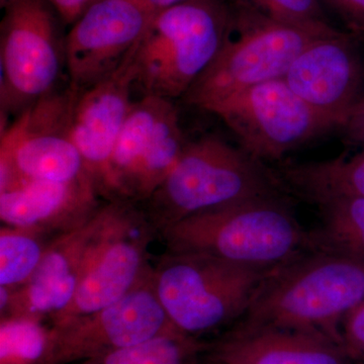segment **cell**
Wrapping results in <instances>:
<instances>
[{
  "instance_id": "6da1fadb",
  "label": "cell",
  "mask_w": 364,
  "mask_h": 364,
  "mask_svg": "<svg viewBox=\"0 0 364 364\" xmlns=\"http://www.w3.org/2000/svg\"><path fill=\"white\" fill-rule=\"evenodd\" d=\"M363 299L364 262L310 251L264 280L239 324L320 335L341 348L345 316Z\"/></svg>"
},
{
  "instance_id": "7a4b0ae2",
  "label": "cell",
  "mask_w": 364,
  "mask_h": 364,
  "mask_svg": "<svg viewBox=\"0 0 364 364\" xmlns=\"http://www.w3.org/2000/svg\"><path fill=\"white\" fill-rule=\"evenodd\" d=\"M277 172L217 136L186 142L168 176L145 202L159 234L186 218L256 198L284 196Z\"/></svg>"
},
{
  "instance_id": "3957f363",
  "label": "cell",
  "mask_w": 364,
  "mask_h": 364,
  "mask_svg": "<svg viewBox=\"0 0 364 364\" xmlns=\"http://www.w3.org/2000/svg\"><path fill=\"white\" fill-rule=\"evenodd\" d=\"M169 252L200 253L255 267H275L309 249L284 196L256 198L186 218L159 234Z\"/></svg>"
},
{
  "instance_id": "277c9868",
  "label": "cell",
  "mask_w": 364,
  "mask_h": 364,
  "mask_svg": "<svg viewBox=\"0 0 364 364\" xmlns=\"http://www.w3.org/2000/svg\"><path fill=\"white\" fill-rule=\"evenodd\" d=\"M229 2L231 14L221 51L181 98L203 111L252 86L284 78L306 46L339 31L289 25L241 2Z\"/></svg>"
},
{
  "instance_id": "5b68a950",
  "label": "cell",
  "mask_w": 364,
  "mask_h": 364,
  "mask_svg": "<svg viewBox=\"0 0 364 364\" xmlns=\"http://www.w3.org/2000/svg\"><path fill=\"white\" fill-rule=\"evenodd\" d=\"M277 267L166 251L152 264V279L170 322L196 338L240 320L261 284Z\"/></svg>"
},
{
  "instance_id": "8992f818",
  "label": "cell",
  "mask_w": 364,
  "mask_h": 364,
  "mask_svg": "<svg viewBox=\"0 0 364 364\" xmlns=\"http://www.w3.org/2000/svg\"><path fill=\"white\" fill-rule=\"evenodd\" d=\"M229 0H188L155 14L135 52L143 95L182 98L221 51Z\"/></svg>"
},
{
  "instance_id": "52a82bcc",
  "label": "cell",
  "mask_w": 364,
  "mask_h": 364,
  "mask_svg": "<svg viewBox=\"0 0 364 364\" xmlns=\"http://www.w3.org/2000/svg\"><path fill=\"white\" fill-rule=\"evenodd\" d=\"M75 97L70 87L55 90L2 128L0 193L26 182H93L72 138Z\"/></svg>"
},
{
  "instance_id": "ba28073f",
  "label": "cell",
  "mask_w": 364,
  "mask_h": 364,
  "mask_svg": "<svg viewBox=\"0 0 364 364\" xmlns=\"http://www.w3.org/2000/svg\"><path fill=\"white\" fill-rule=\"evenodd\" d=\"M4 11L0 33L1 117H18L57 90L66 69L65 39H60L49 0H11Z\"/></svg>"
},
{
  "instance_id": "9c48e42d",
  "label": "cell",
  "mask_w": 364,
  "mask_h": 364,
  "mask_svg": "<svg viewBox=\"0 0 364 364\" xmlns=\"http://www.w3.org/2000/svg\"><path fill=\"white\" fill-rule=\"evenodd\" d=\"M105 207V222L91 248L75 296L51 323L116 303L151 267L149 247L158 234L142 208L128 200H112Z\"/></svg>"
},
{
  "instance_id": "30bf717a",
  "label": "cell",
  "mask_w": 364,
  "mask_h": 364,
  "mask_svg": "<svg viewBox=\"0 0 364 364\" xmlns=\"http://www.w3.org/2000/svg\"><path fill=\"white\" fill-rule=\"evenodd\" d=\"M208 112L219 117L258 161H272L338 124L299 98L284 79L240 91Z\"/></svg>"
},
{
  "instance_id": "8fae6325",
  "label": "cell",
  "mask_w": 364,
  "mask_h": 364,
  "mask_svg": "<svg viewBox=\"0 0 364 364\" xmlns=\"http://www.w3.org/2000/svg\"><path fill=\"white\" fill-rule=\"evenodd\" d=\"M177 329L160 303L152 264L133 289L95 312L52 323L49 348L41 364L83 363Z\"/></svg>"
},
{
  "instance_id": "7c38bea8",
  "label": "cell",
  "mask_w": 364,
  "mask_h": 364,
  "mask_svg": "<svg viewBox=\"0 0 364 364\" xmlns=\"http://www.w3.org/2000/svg\"><path fill=\"white\" fill-rule=\"evenodd\" d=\"M154 16L142 0H92L65 38L69 87L81 92L114 73Z\"/></svg>"
},
{
  "instance_id": "4fadbf2b",
  "label": "cell",
  "mask_w": 364,
  "mask_h": 364,
  "mask_svg": "<svg viewBox=\"0 0 364 364\" xmlns=\"http://www.w3.org/2000/svg\"><path fill=\"white\" fill-rule=\"evenodd\" d=\"M349 32L323 36L306 46L284 80L314 109L342 126L363 97L364 53Z\"/></svg>"
},
{
  "instance_id": "5bb4252c",
  "label": "cell",
  "mask_w": 364,
  "mask_h": 364,
  "mask_svg": "<svg viewBox=\"0 0 364 364\" xmlns=\"http://www.w3.org/2000/svg\"><path fill=\"white\" fill-rule=\"evenodd\" d=\"M105 218V205L90 220L50 243L33 277L20 289L0 287V315L51 318L73 301L91 248Z\"/></svg>"
},
{
  "instance_id": "9a60e30c",
  "label": "cell",
  "mask_w": 364,
  "mask_h": 364,
  "mask_svg": "<svg viewBox=\"0 0 364 364\" xmlns=\"http://www.w3.org/2000/svg\"><path fill=\"white\" fill-rule=\"evenodd\" d=\"M136 48L114 73L76 92L72 109V138L98 193L107 202L112 200L109 163L112 152L133 105Z\"/></svg>"
},
{
  "instance_id": "2e32d148",
  "label": "cell",
  "mask_w": 364,
  "mask_h": 364,
  "mask_svg": "<svg viewBox=\"0 0 364 364\" xmlns=\"http://www.w3.org/2000/svg\"><path fill=\"white\" fill-rule=\"evenodd\" d=\"M343 350L320 335L237 325L205 344L196 364H344Z\"/></svg>"
},
{
  "instance_id": "e0dca14e",
  "label": "cell",
  "mask_w": 364,
  "mask_h": 364,
  "mask_svg": "<svg viewBox=\"0 0 364 364\" xmlns=\"http://www.w3.org/2000/svg\"><path fill=\"white\" fill-rule=\"evenodd\" d=\"M98 196L91 181L26 182L0 193V220L4 226L57 237L90 220L102 205Z\"/></svg>"
},
{
  "instance_id": "ac0fdd59",
  "label": "cell",
  "mask_w": 364,
  "mask_h": 364,
  "mask_svg": "<svg viewBox=\"0 0 364 364\" xmlns=\"http://www.w3.org/2000/svg\"><path fill=\"white\" fill-rule=\"evenodd\" d=\"M277 174L286 191L317 205L334 198H364V150L353 156L289 165Z\"/></svg>"
},
{
  "instance_id": "d6986e66",
  "label": "cell",
  "mask_w": 364,
  "mask_h": 364,
  "mask_svg": "<svg viewBox=\"0 0 364 364\" xmlns=\"http://www.w3.org/2000/svg\"><path fill=\"white\" fill-rule=\"evenodd\" d=\"M170 102L173 100L150 95H143L133 102L109 163L112 200L128 198L132 181L152 143L158 122Z\"/></svg>"
},
{
  "instance_id": "ffe728a7",
  "label": "cell",
  "mask_w": 364,
  "mask_h": 364,
  "mask_svg": "<svg viewBox=\"0 0 364 364\" xmlns=\"http://www.w3.org/2000/svg\"><path fill=\"white\" fill-rule=\"evenodd\" d=\"M318 207L321 225L309 233L310 251L364 262V198H334Z\"/></svg>"
},
{
  "instance_id": "44dd1931",
  "label": "cell",
  "mask_w": 364,
  "mask_h": 364,
  "mask_svg": "<svg viewBox=\"0 0 364 364\" xmlns=\"http://www.w3.org/2000/svg\"><path fill=\"white\" fill-rule=\"evenodd\" d=\"M186 142L178 112L174 102H170L158 122L152 143L132 181L128 202L140 205L150 198L176 166Z\"/></svg>"
},
{
  "instance_id": "7402d4cb",
  "label": "cell",
  "mask_w": 364,
  "mask_h": 364,
  "mask_svg": "<svg viewBox=\"0 0 364 364\" xmlns=\"http://www.w3.org/2000/svg\"><path fill=\"white\" fill-rule=\"evenodd\" d=\"M205 344L178 329H172L81 364H196Z\"/></svg>"
},
{
  "instance_id": "603a6c76",
  "label": "cell",
  "mask_w": 364,
  "mask_h": 364,
  "mask_svg": "<svg viewBox=\"0 0 364 364\" xmlns=\"http://www.w3.org/2000/svg\"><path fill=\"white\" fill-rule=\"evenodd\" d=\"M55 238L56 237L39 232L2 225L0 229V287L14 291L25 286Z\"/></svg>"
},
{
  "instance_id": "cb8c5ba5",
  "label": "cell",
  "mask_w": 364,
  "mask_h": 364,
  "mask_svg": "<svg viewBox=\"0 0 364 364\" xmlns=\"http://www.w3.org/2000/svg\"><path fill=\"white\" fill-rule=\"evenodd\" d=\"M51 339V328L33 317L0 320V364H41Z\"/></svg>"
},
{
  "instance_id": "d4e9b609",
  "label": "cell",
  "mask_w": 364,
  "mask_h": 364,
  "mask_svg": "<svg viewBox=\"0 0 364 364\" xmlns=\"http://www.w3.org/2000/svg\"><path fill=\"white\" fill-rule=\"evenodd\" d=\"M241 2L264 14L272 20L289 25L316 28L336 30L330 23L322 0H234Z\"/></svg>"
},
{
  "instance_id": "484cf974",
  "label": "cell",
  "mask_w": 364,
  "mask_h": 364,
  "mask_svg": "<svg viewBox=\"0 0 364 364\" xmlns=\"http://www.w3.org/2000/svg\"><path fill=\"white\" fill-rule=\"evenodd\" d=\"M340 334L345 355L364 359V299L345 316Z\"/></svg>"
},
{
  "instance_id": "4316f807",
  "label": "cell",
  "mask_w": 364,
  "mask_h": 364,
  "mask_svg": "<svg viewBox=\"0 0 364 364\" xmlns=\"http://www.w3.org/2000/svg\"><path fill=\"white\" fill-rule=\"evenodd\" d=\"M322 4L343 21L349 33L364 42V0H322Z\"/></svg>"
},
{
  "instance_id": "83f0119b",
  "label": "cell",
  "mask_w": 364,
  "mask_h": 364,
  "mask_svg": "<svg viewBox=\"0 0 364 364\" xmlns=\"http://www.w3.org/2000/svg\"><path fill=\"white\" fill-rule=\"evenodd\" d=\"M345 140L352 144H364V95L340 127Z\"/></svg>"
},
{
  "instance_id": "f1b7e54d",
  "label": "cell",
  "mask_w": 364,
  "mask_h": 364,
  "mask_svg": "<svg viewBox=\"0 0 364 364\" xmlns=\"http://www.w3.org/2000/svg\"><path fill=\"white\" fill-rule=\"evenodd\" d=\"M55 11L66 25L72 26L92 0H49Z\"/></svg>"
},
{
  "instance_id": "f546056e",
  "label": "cell",
  "mask_w": 364,
  "mask_h": 364,
  "mask_svg": "<svg viewBox=\"0 0 364 364\" xmlns=\"http://www.w3.org/2000/svg\"><path fill=\"white\" fill-rule=\"evenodd\" d=\"M184 1L188 0H142L143 4L154 14Z\"/></svg>"
},
{
  "instance_id": "4dcf8cb0",
  "label": "cell",
  "mask_w": 364,
  "mask_h": 364,
  "mask_svg": "<svg viewBox=\"0 0 364 364\" xmlns=\"http://www.w3.org/2000/svg\"><path fill=\"white\" fill-rule=\"evenodd\" d=\"M9 1H11V0H0V6H1L2 9H4Z\"/></svg>"
}]
</instances>
